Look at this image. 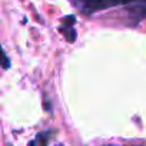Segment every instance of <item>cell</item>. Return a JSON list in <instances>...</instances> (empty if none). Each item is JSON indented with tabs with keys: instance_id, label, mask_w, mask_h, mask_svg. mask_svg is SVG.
Wrapping results in <instances>:
<instances>
[{
	"instance_id": "6da1fadb",
	"label": "cell",
	"mask_w": 146,
	"mask_h": 146,
	"mask_svg": "<svg viewBox=\"0 0 146 146\" xmlns=\"http://www.w3.org/2000/svg\"><path fill=\"white\" fill-rule=\"evenodd\" d=\"M133 2H140V0H80V7L85 13L90 15L99 10H105L113 6H120V5H129Z\"/></svg>"
},
{
	"instance_id": "5b68a950",
	"label": "cell",
	"mask_w": 146,
	"mask_h": 146,
	"mask_svg": "<svg viewBox=\"0 0 146 146\" xmlns=\"http://www.w3.org/2000/svg\"><path fill=\"white\" fill-rule=\"evenodd\" d=\"M9 66H10V62H9L6 53L3 52V69H9Z\"/></svg>"
},
{
	"instance_id": "7a4b0ae2",
	"label": "cell",
	"mask_w": 146,
	"mask_h": 146,
	"mask_svg": "<svg viewBox=\"0 0 146 146\" xmlns=\"http://www.w3.org/2000/svg\"><path fill=\"white\" fill-rule=\"evenodd\" d=\"M64 22H66V26H62V27H60V30H62V33L64 35V37H66L69 42H73V40L76 39L75 29L72 27V25L75 23V17H73V16L66 17V19H64Z\"/></svg>"
},
{
	"instance_id": "277c9868",
	"label": "cell",
	"mask_w": 146,
	"mask_h": 146,
	"mask_svg": "<svg viewBox=\"0 0 146 146\" xmlns=\"http://www.w3.org/2000/svg\"><path fill=\"white\" fill-rule=\"evenodd\" d=\"M135 12L139 13L140 16H146V0H140V5L136 7Z\"/></svg>"
},
{
	"instance_id": "3957f363",
	"label": "cell",
	"mask_w": 146,
	"mask_h": 146,
	"mask_svg": "<svg viewBox=\"0 0 146 146\" xmlns=\"http://www.w3.org/2000/svg\"><path fill=\"white\" fill-rule=\"evenodd\" d=\"M52 133H53L52 130L50 132H40L36 136V140L35 142H30L29 146H46L47 142H49V139H50V136H52Z\"/></svg>"
}]
</instances>
